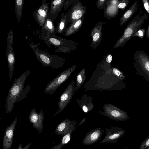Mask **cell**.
Masks as SVG:
<instances>
[{"label": "cell", "mask_w": 149, "mask_h": 149, "mask_svg": "<svg viewBox=\"0 0 149 149\" xmlns=\"http://www.w3.org/2000/svg\"><path fill=\"white\" fill-rule=\"evenodd\" d=\"M24 0H15V7L16 16L18 21L20 22L22 17V12L23 9Z\"/></svg>", "instance_id": "cell-22"}, {"label": "cell", "mask_w": 149, "mask_h": 149, "mask_svg": "<svg viewBox=\"0 0 149 149\" xmlns=\"http://www.w3.org/2000/svg\"><path fill=\"white\" fill-rule=\"evenodd\" d=\"M148 17V15L146 13L142 15L138 14L135 16L125 28L123 35L115 43L113 48L121 47L125 44L141 28Z\"/></svg>", "instance_id": "cell-2"}, {"label": "cell", "mask_w": 149, "mask_h": 149, "mask_svg": "<svg viewBox=\"0 0 149 149\" xmlns=\"http://www.w3.org/2000/svg\"><path fill=\"white\" fill-rule=\"evenodd\" d=\"M42 27L43 30L46 31L51 35H54L56 32L55 28L53 22L49 18L47 17Z\"/></svg>", "instance_id": "cell-20"}, {"label": "cell", "mask_w": 149, "mask_h": 149, "mask_svg": "<svg viewBox=\"0 0 149 149\" xmlns=\"http://www.w3.org/2000/svg\"><path fill=\"white\" fill-rule=\"evenodd\" d=\"M66 19L67 16L65 15H64V13H62L58 27L56 29H55L56 32L58 33H61L64 28Z\"/></svg>", "instance_id": "cell-23"}, {"label": "cell", "mask_w": 149, "mask_h": 149, "mask_svg": "<svg viewBox=\"0 0 149 149\" xmlns=\"http://www.w3.org/2000/svg\"><path fill=\"white\" fill-rule=\"evenodd\" d=\"M76 124L75 120L71 121L69 119L65 118L58 125L54 132L63 136L68 133L72 127L76 126Z\"/></svg>", "instance_id": "cell-14"}, {"label": "cell", "mask_w": 149, "mask_h": 149, "mask_svg": "<svg viewBox=\"0 0 149 149\" xmlns=\"http://www.w3.org/2000/svg\"><path fill=\"white\" fill-rule=\"evenodd\" d=\"M86 79L85 70L83 68L78 74L75 87L76 91L78 90L84 83Z\"/></svg>", "instance_id": "cell-21"}, {"label": "cell", "mask_w": 149, "mask_h": 149, "mask_svg": "<svg viewBox=\"0 0 149 149\" xmlns=\"http://www.w3.org/2000/svg\"><path fill=\"white\" fill-rule=\"evenodd\" d=\"M76 126L72 127L66 134L63 136L61 139V143L64 145L68 143L70 141L72 133L76 128Z\"/></svg>", "instance_id": "cell-24"}, {"label": "cell", "mask_w": 149, "mask_h": 149, "mask_svg": "<svg viewBox=\"0 0 149 149\" xmlns=\"http://www.w3.org/2000/svg\"><path fill=\"white\" fill-rule=\"evenodd\" d=\"M106 134L104 138L100 142L114 143L125 133V131L120 128L111 127V129L106 128Z\"/></svg>", "instance_id": "cell-10"}, {"label": "cell", "mask_w": 149, "mask_h": 149, "mask_svg": "<svg viewBox=\"0 0 149 149\" xmlns=\"http://www.w3.org/2000/svg\"><path fill=\"white\" fill-rule=\"evenodd\" d=\"M133 57L136 73L149 82V56L144 51L136 50Z\"/></svg>", "instance_id": "cell-3"}, {"label": "cell", "mask_w": 149, "mask_h": 149, "mask_svg": "<svg viewBox=\"0 0 149 149\" xmlns=\"http://www.w3.org/2000/svg\"><path fill=\"white\" fill-rule=\"evenodd\" d=\"M129 0H123L120 1L118 5V8L124 10L127 6L129 3Z\"/></svg>", "instance_id": "cell-27"}, {"label": "cell", "mask_w": 149, "mask_h": 149, "mask_svg": "<svg viewBox=\"0 0 149 149\" xmlns=\"http://www.w3.org/2000/svg\"><path fill=\"white\" fill-rule=\"evenodd\" d=\"M103 108L104 111L100 112V113L112 120L124 121L129 119L126 112L112 104H105L103 105Z\"/></svg>", "instance_id": "cell-6"}, {"label": "cell", "mask_w": 149, "mask_h": 149, "mask_svg": "<svg viewBox=\"0 0 149 149\" xmlns=\"http://www.w3.org/2000/svg\"><path fill=\"white\" fill-rule=\"evenodd\" d=\"M35 149H37V148H35Z\"/></svg>", "instance_id": "cell-37"}, {"label": "cell", "mask_w": 149, "mask_h": 149, "mask_svg": "<svg viewBox=\"0 0 149 149\" xmlns=\"http://www.w3.org/2000/svg\"><path fill=\"white\" fill-rule=\"evenodd\" d=\"M77 67L76 65H74L60 73L47 85L44 92L47 94H53L61 84L68 79Z\"/></svg>", "instance_id": "cell-5"}, {"label": "cell", "mask_w": 149, "mask_h": 149, "mask_svg": "<svg viewBox=\"0 0 149 149\" xmlns=\"http://www.w3.org/2000/svg\"><path fill=\"white\" fill-rule=\"evenodd\" d=\"M31 47L33 51L37 58L45 67H51L52 68H56L61 66L58 56L51 55L47 52L39 49L36 45H32Z\"/></svg>", "instance_id": "cell-4"}, {"label": "cell", "mask_w": 149, "mask_h": 149, "mask_svg": "<svg viewBox=\"0 0 149 149\" xmlns=\"http://www.w3.org/2000/svg\"><path fill=\"white\" fill-rule=\"evenodd\" d=\"M65 1L64 0H55L51 1L48 17L50 18L53 22L57 17Z\"/></svg>", "instance_id": "cell-15"}, {"label": "cell", "mask_w": 149, "mask_h": 149, "mask_svg": "<svg viewBox=\"0 0 149 149\" xmlns=\"http://www.w3.org/2000/svg\"><path fill=\"white\" fill-rule=\"evenodd\" d=\"M31 73L28 70L23 73L18 78L15 79L9 90L6 98L5 105V112L10 113L13 111L14 104L17 102L24 86L26 78Z\"/></svg>", "instance_id": "cell-1"}, {"label": "cell", "mask_w": 149, "mask_h": 149, "mask_svg": "<svg viewBox=\"0 0 149 149\" xmlns=\"http://www.w3.org/2000/svg\"><path fill=\"white\" fill-rule=\"evenodd\" d=\"M7 35L6 55L9 68V81L10 82L13 78L15 61V53L13 50L14 37L12 29Z\"/></svg>", "instance_id": "cell-7"}, {"label": "cell", "mask_w": 149, "mask_h": 149, "mask_svg": "<svg viewBox=\"0 0 149 149\" xmlns=\"http://www.w3.org/2000/svg\"><path fill=\"white\" fill-rule=\"evenodd\" d=\"M64 145L61 143L53 146L51 149H61Z\"/></svg>", "instance_id": "cell-31"}, {"label": "cell", "mask_w": 149, "mask_h": 149, "mask_svg": "<svg viewBox=\"0 0 149 149\" xmlns=\"http://www.w3.org/2000/svg\"><path fill=\"white\" fill-rule=\"evenodd\" d=\"M85 13V9L79 3L75 5L70 15V19L72 22L80 19Z\"/></svg>", "instance_id": "cell-17"}, {"label": "cell", "mask_w": 149, "mask_h": 149, "mask_svg": "<svg viewBox=\"0 0 149 149\" xmlns=\"http://www.w3.org/2000/svg\"><path fill=\"white\" fill-rule=\"evenodd\" d=\"M147 149H149V147Z\"/></svg>", "instance_id": "cell-36"}, {"label": "cell", "mask_w": 149, "mask_h": 149, "mask_svg": "<svg viewBox=\"0 0 149 149\" xmlns=\"http://www.w3.org/2000/svg\"><path fill=\"white\" fill-rule=\"evenodd\" d=\"M106 1L105 0H100L98 1V6H101Z\"/></svg>", "instance_id": "cell-33"}, {"label": "cell", "mask_w": 149, "mask_h": 149, "mask_svg": "<svg viewBox=\"0 0 149 149\" xmlns=\"http://www.w3.org/2000/svg\"><path fill=\"white\" fill-rule=\"evenodd\" d=\"M143 2L145 9L149 14V0H143Z\"/></svg>", "instance_id": "cell-29"}, {"label": "cell", "mask_w": 149, "mask_h": 149, "mask_svg": "<svg viewBox=\"0 0 149 149\" xmlns=\"http://www.w3.org/2000/svg\"><path fill=\"white\" fill-rule=\"evenodd\" d=\"M31 144V143H30L27 144L24 148H22V144H19L17 149H29Z\"/></svg>", "instance_id": "cell-30"}, {"label": "cell", "mask_w": 149, "mask_h": 149, "mask_svg": "<svg viewBox=\"0 0 149 149\" xmlns=\"http://www.w3.org/2000/svg\"><path fill=\"white\" fill-rule=\"evenodd\" d=\"M28 117L30 122L33 124V127L38 131L39 135H40L43 130L44 114L42 110L41 109L38 113L36 109H33Z\"/></svg>", "instance_id": "cell-9"}, {"label": "cell", "mask_w": 149, "mask_h": 149, "mask_svg": "<svg viewBox=\"0 0 149 149\" xmlns=\"http://www.w3.org/2000/svg\"><path fill=\"white\" fill-rule=\"evenodd\" d=\"M145 29L144 28H140L134 34L132 37L137 36L141 39L143 38L145 36Z\"/></svg>", "instance_id": "cell-26"}, {"label": "cell", "mask_w": 149, "mask_h": 149, "mask_svg": "<svg viewBox=\"0 0 149 149\" xmlns=\"http://www.w3.org/2000/svg\"><path fill=\"white\" fill-rule=\"evenodd\" d=\"M102 134V130L100 128L94 129L86 133L82 143L88 146L93 144L101 139Z\"/></svg>", "instance_id": "cell-13"}, {"label": "cell", "mask_w": 149, "mask_h": 149, "mask_svg": "<svg viewBox=\"0 0 149 149\" xmlns=\"http://www.w3.org/2000/svg\"><path fill=\"white\" fill-rule=\"evenodd\" d=\"M146 36L147 38H149V25L146 31Z\"/></svg>", "instance_id": "cell-35"}, {"label": "cell", "mask_w": 149, "mask_h": 149, "mask_svg": "<svg viewBox=\"0 0 149 149\" xmlns=\"http://www.w3.org/2000/svg\"><path fill=\"white\" fill-rule=\"evenodd\" d=\"M149 146V136L148 137L141 143L139 149H146Z\"/></svg>", "instance_id": "cell-28"}, {"label": "cell", "mask_w": 149, "mask_h": 149, "mask_svg": "<svg viewBox=\"0 0 149 149\" xmlns=\"http://www.w3.org/2000/svg\"><path fill=\"white\" fill-rule=\"evenodd\" d=\"M49 7L48 4L45 1L35 11L33 15L36 21L40 26L42 27L48 17Z\"/></svg>", "instance_id": "cell-12"}, {"label": "cell", "mask_w": 149, "mask_h": 149, "mask_svg": "<svg viewBox=\"0 0 149 149\" xmlns=\"http://www.w3.org/2000/svg\"><path fill=\"white\" fill-rule=\"evenodd\" d=\"M75 84L74 81L71 82L60 96L58 103L59 109L56 111V113L54 115V116L61 112L71 100L74 92L76 91L74 87Z\"/></svg>", "instance_id": "cell-8"}, {"label": "cell", "mask_w": 149, "mask_h": 149, "mask_svg": "<svg viewBox=\"0 0 149 149\" xmlns=\"http://www.w3.org/2000/svg\"><path fill=\"white\" fill-rule=\"evenodd\" d=\"M18 120L17 117L6 129L3 140L2 149H10L14 136V129Z\"/></svg>", "instance_id": "cell-11"}, {"label": "cell", "mask_w": 149, "mask_h": 149, "mask_svg": "<svg viewBox=\"0 0 149 149\" xmlns=\"http://www.w3.org/2000/svg\"><path fill=\"white\" fill-rule=\"evenodd\" d=\"M138 1L134 4L125 13L120 19V26H121L130 19L138 10Z\"/></svg>", "instance_id": "cell-16"}, {"label": "cell", "mask_w": 149, "mask_h": 149, "mask_svg": "<svg viewBox=\"0 0 149 149\" xmlns=\"http://www.w3.org/2000/svg\"><path fill=\"white\" fill-rule=\"evenodd\" d=\"M86 120V118H83L82 119V120L81 121V122L79 123L78 125L76 127L77 128V127H78L79 125H81L83 124L84 123L85 121Z\"/></svg>", "instance_id": "cell-34"}, {"label": "cell", "mask_w": 149, "mask_h": 149, "mask_svg": "<svg viewBox=\"0 0 149 149\" xmlns=\"http://www.w3.org/2000/svg\"><path fill=\"white\" fill-rule=\"evenodd\" d=\"M102 25L96 26L93 29L91 32V35L92 38V45H96L99 43L102 39Z\"/></svg>", "instance_id": "cell-18"}, {"label": "cell", "mask_w": 149, "mask_h": 149, "mask_svg": "<svg viewBox=\"0 0 149 149\" xmlns=\"http://www.w3.org/2000/svg\"><path fill=\"white\" fill-rule=\"evenodd\" d=\"M83 21L79 19L73 22L66 30L64 35L68 36L72 35L77 31L81 27Z\"/></svg>", "instance_id": "cell-19"}, {"label": "cell", "mask_w": 149, "mask_h": 149, "mask_svg": "<svg viewBox=\"0 0 149 149\" xmlns=\"http://www.w3.org/2000/svg\"><path fill=\"white\" fill-rule=\"evenodd\" d=\"M112 71L113 74L120 80H123L125 78V76L123 73L118 69L113 68L112 69Z\"/></svg>", "instance_id": "cell-25"}, {"label": "cell", "mask_w": 149, "mask_h": 149, "mask_svg": "<svg viewBox=\"0 0 149 149\" xmlns=\"http://www.w3.org/2000/svg\"><path fill=\"white\" fill-rule=\"evenodd\" d=\"M112 59V56L111 54H109L107 57L106 58V61L108 63H110Z\"/></svg>", "instance_id": "cell-32"}]
</instances>
